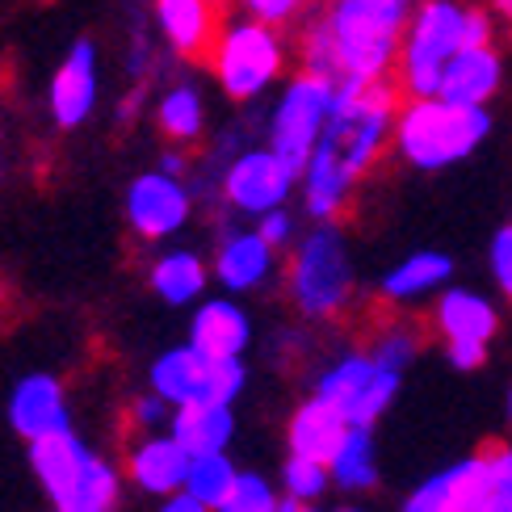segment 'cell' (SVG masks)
Masks as SVG:
<instances>
[{"mask_svg": "<svg viewBox=\"0 0 512 512\" xmlns=\"http://www.w3.org/2000/svg\"><path fill=\"white\" fill-rule=\"evenodd\" d=\"M492 110L487 105H458L445 97H408L399 101L391 147L403 164L420 173H441L471 160L492 135Z\"/></svg>", "mask_w": 512, "mask_h": 512, "instance_id": "cell-3", "label": "cell"}, {"mask_svg": "<svg viewBox=\"0 0 512 512\" xmlns=\"http://www.w3.org/2000/svg\"><path fill=\"white\" fill-rule=\"evenodd\" d=\"M450 273H454V261L445 252H412L382 277V294L395 298V303H408V298H424L441 290L450 282Z\"/></svg>", "mask_w": 512, "mask_h": 512, "instance_id": "cell-24", "label": "cell"}, {"mask_svg": "<svg viewBox=\"0 0 512 512\" xmlns=\"http://www.w3.org/2000/svg\"><path fill=\"white\" fill-rule=\"evenodd\" d=\"M466 5L462 0H416V13L403 30L395 84L403 97H437L441 72L462 51Z\"/></svg>", "mask_w": 512, "mask_h": 512, "instance_id": "cell-6", "label": "cell"}, {"mask_svg": "<svg viewBox=\"0 0 512 512\" xmlns=\"http://www.w3.org/2000/svg\"><path fill=\"white\" fill-rule=\"evenodd\" d=\"M252 340V324L248 311L231 298H206L194 311V324H189V345L206 349L210 357H244Z\"/></svg>", "mask_w": 512, "mask_h": 512, "instance_id": "cell-18", "label": "cell"}, {"mask_svg": "<svg viewBox=\"0 0 512 512\" xmlns=\"http://www.w3.org/2000/svg\"><path fill=\"white\" fill-rule=\"evenodd\" d=\"M294 185H298V173L273 152L269 143L236 152L223 164V177H219L223 202L236 210V215H252V219H261V215H269V210L286 206L290 194H294Z\"/></svg>", "mask_w": 512, "mask_h": 512, "instance_id": "cell-11", "label": "cell"}, {"mask_svg": "<svg viewBox=\"0 0 512 512\" xmlns=\"http://www.w3.org/2000/svg\"><path fill=\"white\" fill-rule=\"evenodd\" d=\"M277 508H282V500H277L273 483H269L265 475L244 471V475L236 479V487L227 492V500H223L215 512H277Z\"/></svg>", "mask_w": 512, "mask_h": 512, "instance_id": "cell-30", "label": "cell"}, {"mask_svg": "<svg viewBox=\"0 0 512 512\" xmlns=\"http://www.w3.org/2000/svg\"><path fill=\"white\" fill-rule=\"evenodd\" d=\"M160 168H168V173L185 177V156H181V152H164V156H160Z\"/></svg>", "mask_w": 512, "mask_h": 512, "instance_id": "cell-42", "label": "cell"}, {"mask_svg": "<svg viewBox=\"0 0 512 512\" xmlns=\"http://www.w3.org/2000/svg\"><path fill=\"white\" fill-rule=\"evenodd\" d=\"M399 512H445V492H441V479L433 475V479H424L416 492L403 500V508Z\"/></svg>", "mask_w": 512, "mask_h": 512, "instance_id": "cell-36", "label": "cell"}, {"mask_svg": "<svg viewBox=\"0 0 512 512\" xmlns=\"http://www.w3.org/2000/svg\"><path fill=\"white\" fill-rule=\"evenodd\" d=\"M412 13L416 0H319L298 34V59L336 84L391 80Z\"/></svg>", "mask_w": 512, "mask_h": 512, "instance_id": "cell-2", "label": "cell"}, {"mask_svg": "<svg viewBox=\"0 0 512 512\" xmlns=\"http://www.w3.org/2000/svg\"><path fill=\"white\" fill-rule=\"evenodd\" d=\"M374 357L378 361H387L391 370H408V361L416 357V340L408 336V332H387L382 340H374Z\"/></svg>", "mask_w": 512, "mask_h": 512, "instance_id": "cell-33", "label": "cell"}, {"mask_svg": "<svg viewBox=\"0 0 512 512\" xmlns=\"http://www.w3.org/2000/svg\"><path fill=\"white\" fill-rule=\"evenodd\" d=\"M240 9L252 13V17H261L269 21V26H294L298 17H303L311 9V0H240Z\"/></svg>", "mask_w": 512, "mask_h": 512, "instance_id": "cell-31", "label": "cell"}, {"mask_svg": "<svg viewBox=\"0 0 512 512\" xmlns=\"http://www.w3.org/2000/svg\"><path fill=\"white\" fill-rule=\"evenodd\" d=\"M500 89H504V55L496 42H483V47H462L445 63L437 97L458 105H492Z\"/></svg>", "mask_w": 512, "mask_h": 512, "instance_id": "cell-15", "label": "cell"}, {"mask_svg": "<svg viewBox=\"0 0 512 512\" xmlns=\"http://www.w3.org/2000/svg\"><path fill=\"white\" fill-rule=\"evenodd\" d=\"M273 256H277V248L256 227L227 231L219 252H215V277H219V286L231 290V294L256 290L273 273Z\"/></svg>", "mask_w": 512, "mask_h": 512, "instance_id": "cell-17", "label": "cell"}, {"mask_svg": "<svg viewBox=\"0 0 512 512\" xmlns=\"http://www.w3.org/2000/svg\"><path fill=\"white\" fill-rule=\"evenodd\" d=\"M340 512H366V508H340Z\"/></svg>", "mask_w": 512, "mask_h": 512, "instance_id": "cell-46", "label": "cell"}, {"mask_svg": "<svg viewBox=\"0 0 512 512\" xmlns=\"http://www.w3.org/2000/svg\"><path fill=\"white\" fill-rule=\"evenodd\" d=\"M492 13L504 17V21H512V0H492Z\"/></svg>", "mask_w": 512, "mask_h": 512, "instance_id": "cell-44", "label": "cell"}, {"mask_svg": "<svg viewBox=\"0 0 512 512\" xmlns=\"http://www.w3.org/2000/svg\"><path fill=\"white\" fill-rule=\"evenodd\" d=\"M328 471H332V483H340L345 492H366V487L378 483V454L366 424H349L340 450L328 458Z\"/></svg>", "mask_w": 512, "mask_h": 512, "instance_id": "cell-27", "label": "cell"}, {"mask_svg": "<svg viewBox=\"0 0 512 512\" xmlns=\"http://www.w3.org/2000/svg\"><path fill=\"white\" fill-rule=\"evenodd\" d=\"M433 315H437V328L445 340H475V345H487L500 328L496 307L475 290H445Z\"/></svg>", "mask_w": 512, "mask_h": 512, "instance_id": "cell-21", "label": "cell"}, {"mask_svg": "<svg viewBox=\"0 0 512 512\" xmlns=\"http://www.w3.org/2000/svg\"><path fill=\"white\" fill-rule=\"evenodd\" d=\"M152 290L164 298L168 307H189L198 303L206 290V261L189 248H173L164 252L152 265Z\"/></svg>", "mask_w": 512, "mask_h": 512, "instance_id": "cell-25", "label": "cell"}, {"mask_svg": "<svg viewBox=\"0 0 512 512\" xmlns=\"http://www.w3.org/2000/svg\"><path fill=\"white\" fill-rule=\"evenodd\" d=\"M97 101H101V47L97 38L80 34L72 38V47L63 51L59 68L51 72L47 114L59 131H80L97 114Z\"/></svg>", "mask_w": 512, "mask_h": 512, "instance_id": "cell-12", "label": "cell"}, {"mask_svg": "<svg viewBox=\"0 0 512 512\" xmlns=\"http://www.w3.org/2000/svg\"><path fill=\"white\" fill-rule=\"evenodd\" d=\"M504 412H508V420H512V391H508V399H504Z\"/></svg>", "mask_w": 512, "mask_h": 512, "instance_id": "cell-45", "label": "cell"}, {"mask_svg": "<svg viewBox=\"0 0 512 512\" xmlns=\"http://www.w3.org/2000/svg\"><path fill=\"white\" fill-rule=\"evenodd\" d=\"M189 475V454L185 445L164 433V437H147L131 450V479L152 496H173L185 487Z\"/></svg>", "mask_w": 512, "mask_h": 512, "instance_id": "cell-19", "label": "cell"}, {"mask_svg": "<svg viewBox=\"0 0 512 512\" xmlns=\"http://www.w3.org/2000/svg\"><path fill=\"white\" fill-rule=\"evenodd\" d=\"M483 357H487V345H475V340H450V361L458 370L483 366Z\"/></svg>", "mask_w": 512, "mask_h": 512, "instance_id": "cell-38", "label": "cell"}, {"mask_svg": "<svg viewBox=\"0 0 512 512\" xmlns=\"http://www.w3.org/2000/svg\"><path fill=\"white\" fill-rule=\"evenodd\" d=\"M9 424L26 441L72 429L68 399H63L59 378H51V374H26L21 378L13 387V395H9Z\"/></svg>", "mask_w": 512, "mask_h": 512, "instance_id": "cell-16", "label": "cell"}, {"mask_svg": "<svg viewBox=\"0 0 512 512\" xmlns=\"http://www.w3.org/2000/svg\"><path fill=\"white\" fill-rule=\"evenodd\" d=\"M328 462H319V458H303V454H290L286 466H282V487H286V496L290 500H307L315 504L319 496L328 492Z\"/></svg>", "mask_w": 512, "mask_h": 512, "instance_id": "cell-29", "label": "cell"}, {"mask_svg": "<svg viewBox=\"0 0 512 512\" xmlns=\"http://www.w3.org/2000/svg\"><path fill=\"white\" fill-rule=\"evenodd\" d=\"M437 479H441V492H445V512H483V504L496 492L492 454L454 462L450 471H441Z\"/></svg>", "mask_w": 512, "mask_h": 512, "instance_id": "cell-26", "label": "cell"}, {"mask_svg": "<svg viewBox=\"0 0 512 512\" xmlns=\"http://www.w3.org/2000/svg\"><path fill=\"white\" fill-rule=\"evenodd\" d=\"M160 512H215V508L202 504L198 496H189V492H173V496H164V508Z\"/></svg>", "mask_w": 512, "mask_h": 512, "instance_id": "cell-39", "label": "cell"}, {"mask_svg": "<svg viewBox=\"0 0 512 512\" xmlns=\"http://www.w3.org/2000/svg\"><path fill=\"white\" fill-rule=\"evenodd\" d=\"M156 126L173 147L198 143L206 135V101H202V89L194 80L164 84L160 97H156Z\"/></svg>", "mask_w": 512, "mask_h": 512, "instance_id": "cell-22", "label": "cell"}, {"mask_svg": "<svg viewBox=\"0 0 512 512\" xmlns=\"http://www.w3.org/2000/svg\"><path fill=\"white\" fill-rule=\"evenodd\" d=\"M256 231L273 244V248H286L290 240H294V215L286 206H277V210H269V215H261L256 219Z\"/></svg>", "mask_w": 512, "mask_h": 512, "instance_id": "cell-35", "label": "cell"}, {"mask_svg": "<svg viewBox=\"0 0 512 512\" xmlns=\"http://www.w3.org/2000/svg\"><path fill=\"white\" fill-rule=\"evenodd\" d=\"M173 408L164 395H143V399H135V408H131V416H135V424H143V429H156V424L164 420V412Z\"/></svg>", "mask_w": 512, "mask_h": 512, "instance_id": "cell-37", "label": "cell"}, {"mask_svg": "<svg viewBox=\"0 0 512 512\" xmlns=\"http://www.w3.org/2000/svg\"><path fill=\"white\" fill-rule=\"evenodd\" d=\"M395 114H399L395 80L340 84L336 110L315 143L303 177H298L303 210L315 223H332L349 206L357 181L370 173L382 156V147L391 143Z\"/></svg>", "mask_w": 512, "mask_h": 512, "instance_id": "cell-1", "label": "cell"}, {"mask_svg": "<svg viewBox=\"0 0 512 512\" xmlns=\"http://www.w3.org/2000/svg\"><path fill=\"white\" fill-rule=\"evenodd\" d=\"M353 294V256L345 236L332 223H319L294 248L290 261V298L311 319H328Z\"/></svg>", "mask_w": 512, "mask_h": 512, "instance_id": "cell-8", "label": "cell"}, {"mask_svg": "<svg viewBox=\"0 0 512 512\" xmlns=\"http://www.w3.org/2000/svg\"><path fill=\"white\" fill-rule=\"evenodd\" d=\"M336 97H340V84L332 76L298 68L273 101L269 122H265V143L294 168L298 177H303L315 143H319V135H324V126L336 110Z\"/></svg>", "mask_w": 512, "mask_h": 512, "instance_id": "cell-7", "label": "cell"}, {"mask_svg": "<svg viewBox=\"0 0 512 512\" xmlns=\"http://www.w3.org/2000/svg\"><path fill=\"white\" fill-rule=\"evenodd\" d=\"M483 42H496V13L483 5H466L462 47H483Z\"/></svg>", "mask_w": 512, "mask_h": 512, "instance_id": "cell-34", "label": "cell"}, {"mask_svg": "<svg viewBox=\"0 0 512 512\" xmlns=\"http://www.w3.org/2000/svg\"><path fill=\"white\" fill-rule=\"evenodd\" d=\"M399 370H391L387 361H378L374 353H349L332 361L319 378V391L328 403H336L340 412H345L349 424H370L391 408V399L399 395Z\"/></svg>", "mask_w": 512, "mask_h": 512, "instance_id": "cell-10", "label": "cell"}, {"mask_svg": "<svg viewBox=\"0 0 512 512\" xmlns=\"http://www.w3.org/2000/svg\"><path fill=\"white\" fill-rule=\"evenodd\" d=\"M483 512H512V492H508V487H496L492 500L483 504Z\"/></svg>", "mask_w": 512, "mask_h": 512, "instance_id": "cell-41", "label": "cell"}, {"mask_svg": "<svg viewBox=\"0 0 512 512\" xmlns=\"http://www.w3.org/2000/svg\"><path fill=\"white\" fill-rule=\"evenodd\" d=\"M236 479H240V471L231 466V458L223 450L219 454H194V458H189V475H185L181 492L198 496L210 508H219L227 500L231 487H236Z\"/></svg>", "mask_w": 512, "mask_h": 512, "instance_id": "cell-28", "label": "cell"}, {"mask_svg": "<svg viewBox=\"0 0 512 512\" xmlns=\"http://www.w3.org/2000/svg\"><path fill=\"white\" fill-rule=\"evenodd\" d=\"M173 433L185 454H219L227 450L231 433H236V416H231V403H194V408H177L173 416Z\"/></svg>", "mask_w": 512, "mask_h": 512, "instance_id": "cell-23", "label": "cell"}, {"mask_svg": "<svg viewBox=\"0 0 512 512\" xmlns=\"http://www.w3.org/2000/svg\"><path fill=\"white\" fill-rule=\"evenodd\" d=\"M194 215V189L185 177L168 173V168H152L139 173L126 185V223L143 240H168L189 223Z\"/></svg>", "mask_w": 512, "mask_h": 512, "instance_id": "cell-13", "label": "cell"}, {"mask_svg": "<svg viewBox=\"0 0 512 512\" xmlns=\"http://www.w3.org/2000/svg\"><path fill=\"white\" fill-rule=\"evenodd\" d=\"M152 26L168 55L206 59L219 34V0H152Z\"/></svg>", "mask_w": 512, "mask_h": 512, "instance_id": "cell-14", "label": "cell"}, {"mask_svg": "<svg viewBox=\"0 0 512 512\" xmlns=\"http://www.w3.org/2000/svg\"><path fill=\"white\" fill-rule=\"evenodd\" d=\"M286 59H290V42L282 26H269V21L244 9L223 21L206 55L210 76H215L223 97L240 105L265 97L286 76Z\"/></svg>", "mask_w": 512, "mask_h": 512, "instance_id": "cell-4", "label": "cell"}, {"mask_svg": "<svg viewBox=\"0 0 512 512\" xmlns=\"http://www.w3.org/2000/svg\"><path fill=\"white\" fill-rule=\"evenodd\" d=\"M487 265H492L496 286L512 298V227H500L492 236V248H487Z\"/></svg>", "mask_w": 512, "mask_h": 512, "instance_id": "cell-32", "label": "cell"}, {"mask_svg": "<svg viewBox=\"0 0 512 512\" xmlns=\"http://www.w3.org/2000/svg\"><path fill=\"white\" fill-rule=\"evenodd\" d=\"M492 466H496V487H508L512 492V445L492 450Z\"/></svg>", "mask_w": 512, "mask_h": 512, "instance_id": "cell-40", "label": "cell"}, {"mask_svg": "<svg viewBox=\"0 0 512 512\" xmlns=\"http://www.w3.org/2000/svg\"><path fill=\"white\" fill-rule=\"evenodd\" d=\"M345 433H349L345 412H340L336 403H328L324 395H315V399H307L303 408L294 412V420H290V454L328 462V458L340 450Z\"/></svg>", "mask_w": 512, "mask_h": 512, "instance_id": "cell-20", "label": "cell"}, {"mask_svg": "<svg viewBox=\"0 0 512 512\" xmlns=\"http://www.w3.org/2000/svg\"><path fill=\"white\" fill-rule=\"evenodd\" d=\"M152 391L164 395L173 408L231 403L244 391V361L240 357H210L198 345L168 349L152 366Z\"/></svg>", "mask_w": 512, "mask_h": 512, "instance_id": "cell-9", "label": "cell"}, {"mask_svg": "<svg viewBox=\"0 0 512 512\" xmlns=\"http://www.w3.org/2000/svg\"><path fill=\"white\" fill-rule=\"evenodd\" d=\"M30 466L55 512H114L118 504V471L72 429L30 441Z\"/></svg>", "mask_w": 512, "mask_h": 512, "instance_id": "cell-5", "label": "cell"}, {"mask_svg": "<svg viewBox=\"0 0 512 512\" xmlns=\"http://www.w3.org/2000/svg\"><path fill=\"white\" fill-rule=\"evenodd\" d=\"M277 512H319V508H315V504H307V500H290V496H286Z\"/></svg>", "mask_w": 512, "mask_h": 512, "instance_id": "cell-43", "label": "cell"}]
</instances>
